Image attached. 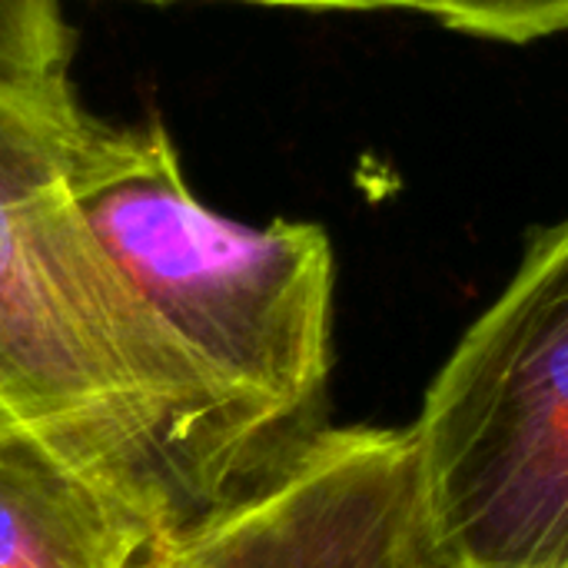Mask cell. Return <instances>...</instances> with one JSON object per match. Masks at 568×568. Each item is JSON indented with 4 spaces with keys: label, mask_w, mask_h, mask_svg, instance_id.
I'll return each mask as SVG.
<instances>
[{
    "label": "cell",
    "mask_w": 568,
    "mask_h": 568,
    "mask_svg": "<svg viewBox=\"0 0 568 568\" xmlns=\"http://www.w3.org/2000/svg\"><path fill=\"white\" fill-rule=\"evenodd\" d=\"M379 7L423 10L453 30L506 43H529L568 30V0H379Z\"/></svg>",
    "instance_id": "52a82bcc"
},
{
    "label": "cell",
    "mask_w": 568,
    "mask_h": 568,
    "mask_svg": "<svg viewBox=\"0 0 568 568\" xmlns=\"http://www.w3.org/2000/svg\"><path fill=\"white\" fill-rule=\"evenodd\" d=\"M140 568H433L409 429H320Z\"/></svg>",
    "instance_id": "277c9868"
},
{
    "label": "cell",
    "mask_w": 568,
    "mask_h": 568,
    "mask_svg": "<svg viewBox=\"0 0 568 568\" xmlns=\"http://www.w3.org/2000/svg\"><path fill=\"white\" fill-rule=\"evenodd\" d=\"M67 53L57 0H0V80L60 87L67 83Z\"/></svg>",
    "instance_id": "8992f818"
},
{
    "label": "cell",
    "mask_w": 568,
    "mask_h": 568,
    "mask_svg": "<svg viewBox=\"0 0 568 568\" xmlns=\"http://www.w3.org/2000/svg\"><path fill=\"white\" fill-rule=\"evenodd\" d=\"M433 568H568V220L536 233L409 429Z\"/></svg>",
    "instance_id": "3957f363"
},
{
    "label": "cell",
    "mask_w": 568,
    "mask_h": 568,
    "mask_svg": "<svg viewBox=\"0 0 568 568\" xmlns=\"http://www.w3.org/2000/svg\"><path fill=\"white\" fill-rule=\"evenodd\" d=\"M153 552L133 519L0 419V568H140Z\"/></svg>",
    "instance_id": "5b68a950"
},
{
    "label": "cell",
    "mask_w": 568,
    "mask_h": 568,
    "mask_svg": "<svg viewBox=\"0 0 568 568\" xmlns=\"http://www.w3.org/2000/svg\"><path fill=\"white\" fill-rule=\"evenodd\" d=\"M80 206L153 316L276 439L296 443L329 376L333 246L323 226L233 223L183 180L153 116H87L77 146Z\"/></svg>",
    "instance_id": "7a4b0ae2"
},
{
    "label": "cell",
    "mask_w": 568,
    "mask_h": 568,
    "mask_svg": "<svg viewBox=\"0 0 568 568\" xmlns=\"http://www.w3.org/2000/svg\"><path fill=\"white\" fill-rule=\"evenodd\" d=\"M87 110L0 80V416L153 546L290 443L236 403L130 286L77 196Z\"/></svg>",
    "instance_id": "6da1fadb"
},
{
    "label": "cell",
    "mask_w": 568,
    "mask_h": 568,
    "mask_svg": "<svg viewBox=\"0 0 568 568\" xmlns=\"http://www.w3.org/2000/svg\"><path fill=\"white\" fill-rule=\"evenodd\" d=\"M246 3H276V7H306V10H376L379 0H246Z\"/></svg>",
    "instance_id": "ba28073f"
},
{
    "label": "cell",
    "mask_w": 568,
    "mask_h": 568,
    "mask_svg": "<svg viewBox=\"0 0 568 568\" xmlns=\"http://www.w3.org/2000/svg\"><path fill=\"white\" fill-rule=\"evenodd\" d=\"M0 419H3V416H0Z\"/></svg>",
    "instance_id": "9c48e42d"
}]
</instances>
